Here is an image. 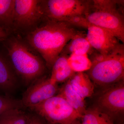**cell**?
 <instances>
[{
    "label": "cell",
    "instance_id": "obj_1",
    "mask_svg": "<svg viewBox=\"0 0 124 124\" xmlns=\"http://www.w3.org/2000/svg\"><path fill=\"white\" fill-rule=\"evenodd\" d=\"M76 28L66 22L45 19L43 24L27 34L26 41L51 69L65 46L80 31Z\"/></svg>",
    "mask_w": 124,
    "mask_h": 124
},
{
    "label": "cell",
    "instance_id": "obj_2",
    "mask_svg": "<svg viewBox=\"0 0 124 124\" xmlns=\"http://www.w3.org/2000/svg\"><path fill=\"white\" fill-rule=\"evenodd\" d=\"M6 47L8 58L17 74L26 85L42 77L46 70L45 63L40 55L26 41L14 37L7 40Z\"/></svg>",
    "mask_w": 124,
    "mask_h": 124
},
{
    "label": "cell",
    "instance_id": "obj_3",
    "mask_svg": "<svg viewBox=\"0 0 124 124\" xmlns=\"http://www.w3.org/2000/svg\"><path fill=\"white\" fill-rule=\"evenodd\" d=\"M91 55V66L86 73L94 86L102 89L124 81V44L108 54Z\"/></svg>",
    "mask_w": 124,
    "mask_h": 124
},
{
    "label": "cell",
    "instance_id": "obj_4",
    "mask_svg": "<svg viewBox=\"0 0 124 124\" xmlns=\"http://www.w3.org/2000/svg\"><path fill=\"white\" fill-rule=\"evenodd\" d=\"M85 17L89 24L106 29L124 44V0H89Z\"/></svg>",
    "mask_w": 124,
    "mask_h": 124
},
{
    "label": "cell",
    "instance_id": "obj_5",
    "mask_svg": "<svg viewBox=\"0 0 124 124\" xmlns=\"http://www.w3.org/2000/svg\"><path fill=\"white\" fill-rule=\"evenodd\" d=\"M30 109L50 124H69L82 117L58 94Z\"/></svg>",
    "mask_w": 124,
    "mask_h": 124
},
{
    "label": "cell",
    "instance_id": "obj_6",
    "mask_svg": "<svg viewBox=\"0 0 124 124\" xmlns=\"http://www.w3.org/2000/svg\"><path fill=\"white\" fill-rule=\"evenodd\" d=\"M44 20L41 0H14L13 30L27 34Z\"/></svg>",
    "mask_w": 124,
    "mask_h": 124
},
{
    "label": "cell",
    "instance_id": "obj_7",
    "mask_svg": "<svg viewBox=\"0 0 124 124\" xmlns=\"http://www.w3.org/2000/svg\"><path fill=\"white\" fill-rule=\"evenodd\" d=\"M93 107L108 116L114 124L124 122V81L102 89Z\"/></svg>",
    "mask_w": 124,
    "mask_h": 124
},
{
    "label": "cell",
    "instance_id": "obj_8",
    "mask_svg": "<svg viewBox=\"0 0 124 124\" xmlns=\"http://www.w3.org/2000/svg\"><path fill=\"white\" fill-rule=\"evenodd\" d=\"M89 0H41L45 19L67 22L85 16Z\"/></svg>",
    "mask_w": 124,
    "mask_h": 124
},
{
    "label": "cell",
    "instance_id": "obj_9",
    "mask_svg": "<svg viewBox=\"0 0 124 124\" xmlns=\"http://www.w3.org/2000/svg\"><path fill=\"white\" fill-rule=\"evenodd\" d=\"M59 89L57 84L43 76L29 85L21 100L24 107L31 109L56 95Z\"/></svg>",
    "mask_w": 124,
    "mask_h": 124
},
{
    "label": "cell",
    "instance_id": "obj_10",
    "mask_svg": "<svg viewBox=\"0 0 124 124\" xmlns=\"http://www.w3.org/2000/svg\"><path fill=\"white\" fill-rule=\"evenodd\" d=\"M86 29L90 44L100 54L110 53L121 44L113 34L102 28L89 24Z\"/></svg>",
    "mask_w": 124,
    "mask_h": 124
},
{
    "label": "cell",
    "instance_id": "obj_11",
    "mask_svg": "<svg viewBox=\"0 0 124 124\" xmlns=\"http://www.w3.org/2000/svg\"><path fill=\"white\" fill-rule=\"evenodd\" d=\"M7 58L0 53V91L9 95L17 89V76Z\"/></svg>",
    "mask_w": 124,
    "mask_h": 124
},
{
    "label": "cell",
    "instance_id": "obj_12",
    "mask_svg": "<svg viewBox=\"0 0 124 124\" xmlns=\"http://www.w3.org/2000/svg\"><path fill=\"white\" fill-rule=\"evenodd\" d=\"M93 51L86 35L80 31L65 46L61 54L68 56L72 54L88 55L93 54Z\"/></svg>",
    "mask_w": 124,
    "mask_h": 124
},
{
    "label": "cell",
    "instance_id": "obj_13",
    "mask_svg": "<svg viewBox=\"0 0 124 124\" xmlns=\"http://www.w3.org/2000/svg\"><path fill=\"white\" fill-rule=\"evenodd\" d=\"M68 55L60 54L52 66L50 80L57 84L65 82L75 72L71 69L68 62Z\"/></svg>",
    "mask_w": 124,
    "mask_h": 124
},
{
    "label": "cell",
    "instance_id": "obj_14",
    "mask_svg": "<svg viewBox=\"0 0 124 124\" xmlns=\"http://www.w3.org/2000/svg\"><path fill=\"white\" fill-rule=\"evenodd\" d=\"M68 81L73 89L84 99L91 97L94 93V85L84 72H75Z\"/></svg>",
    "mask_w": 124,
    "mask_h": 124
},
{
    "label": "cell",
    "instance_id": "obj_15",
    "mask_svg": "<svg viewBox=\"0 0 124 124\" xmlns=\"http://www.w3.org/2000/svg\"><path fill=\"white\" fill-rule=\"evenodd\" d=\"M58 93L82 116L86 109L85 99L73 89L68 81L59 89Z\"/></svg>",
    "mask_w": 124,
    "mask_h": 124
},
{
    "label": "cell",
    "instance_id": "obj_16",
    "mask_svg": "<svg viewBox=\"0 0 124 124\" xmlns=\"http://www.w3.org/2000/svg\"><path fill=\"white\" fill-rule=\"evenodd\" d=\"M14 0H0V28L8 34L13 30Z\"/></svg>",
    "mask_w": 124,
    "mask_h": 124
},
{
    "label": "cell",
    "instance_id": "obj_17",
    "mask_svg": "<svg viewBox=\"0 0 124 124\" xmlns=\"http://www.w3.org/2000/svg\"><path fill=\"white\" fill-rule=\"evenodd\" d=\"M81 119V124H114L108 116L93 107L86 109Z\"/></svg>",
    "mask_w": 124,
    "mask_h": 124
},
{
    "label": "cell",
    "instance_id": "obj_18",
    "mask_svg": "<svg viewBox=\"0 0 124 124\" xmlns=\"http://www.w3.org/2000/svg\"><path fill=\"white\" fill-rule=\"evenodd\" d=\"M28 116L22 109H11L0 116V124H27Z\"/></svg>",
    "mask_w": 124,
    "mask_h": 124
},
{
    "label": "cell",
    "instance_id": "obj_19",
    "mask_svg": "<svg viewBox=\"0 0 124 124\" xmlns=\"http://www.w3.org/2000/svg\"><path fill=\"white\" fill-rule=\"evenodd\" d=\"M67 60L70 67L75 72L87 71L91 67V61L88 54H71Z\"/></svg>",
    "mask_w": 124,
    "mask_h": 124
},
{
    "label": "cell",
    "instance_id": "obj_20",
    "mask_svg": "<svg viewBox=\"0 0 124 124\" xmlns=\"http://www.w3.org/2000/svg\"><path fill=\"white\" fill-rule=\"evenodd\" d=\"M24 107L22 100L15 99L10 95L0 94V116L11 109H22Z\"/></svg>",
    "mask_w": 124,
    "mask_h": 124
},
{
    "label": "cell",
    "instance_id": "obj_21",
    "mask_svg": "<svg viewBox=\"0 0 124 124\" xmlns=\"http://www.w3.org/2000/svg\"><path fill=\"white\" fill-rule=\"evenodd\" d=\"M27 124H50L36 113H28Z\"/></svg>",
    "mask_w": 124,
    "mask_h": 124
},
{
    "label": "cell",
    "instance_id": "obj_22",
    "mask_svg": "<svg viewBox=\"0 0 124 124\" xmlns=\"http://www.w3.org/2000/svg\"><path fill=\"white\" fill-rule=\"evenodd\" d=\"M8 35V33L0 28V41L6 39Z\"/></svg>",
    "mask_w": 124,
    "mask_h": 124
},
{
    "label": "cell",
    "instance_id": "obj_23",
    "mask_svg": "<svg viewBox=\"0 0 124 124\" xmlns=\"http://www.w3.org/2000/svg\"><path fill=\"white\" fill-rule=\"evenodd\" d=\"M79 120H77L75 121L72 122V123L67 124H81V122H80Z\"/></svg>",
    "mask_w": 124,
    "mask_h": 124
},
{
    "label": "cell",
    "instance_id": "obj_24",
    "mask_svg": "<svg viewBox=\"0 0 124 124\" xmlns=\"http://www.w3.org/2000/svg\"><path fill=\"white\" fill-rule=\"evenodd\" d=\"M124 124V122H120V123H117V124Z\"/></svg>",
    "mask_w": 124,
    "mask_h": 124
},
{
    "label": "cell",
    "instance_id": "obj_25",
    "mask_svg": "<svg viewBox=\"0 0 124 124\" xmlns=\"http://www.w3.org/2000/svg\"><path fill=\"white\" fill-rule=\"evenodd\" d=\"M0 94H4L3 93H2V92H1V91H0Z\"/></svg>",
    "mask_w": 124,
    "mask_h": 124
}]
</instances>
